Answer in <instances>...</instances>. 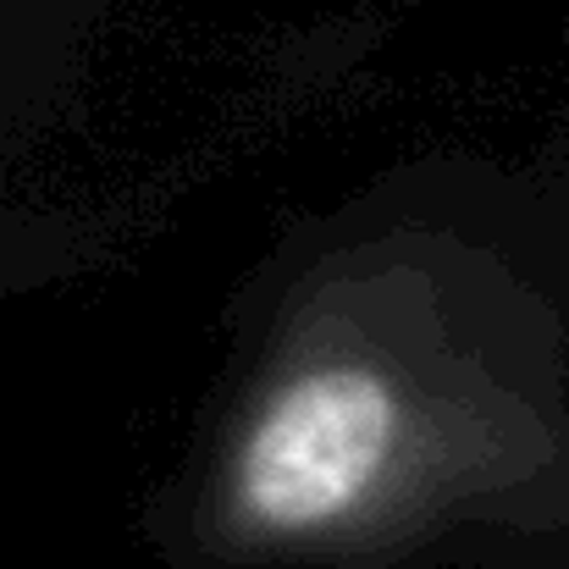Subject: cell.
<instances>
[{"mask_svg": "<svg viewBox=\"0 0 569 569\" xmlns=\"http://www.w3.org/2000/svg\"><path fill=\"white\" fill-rule=\"evenodd\" d=\"M565 459L559 420L453 343L426 266L355 260L288 310L204 487L199 537L243 565L371 559L459 509L526 498Z\"/></svg>", "mask_w": 569, "mask_h": 569, "instance_id": "obj_1", "label": "cell"}]
</instances>
